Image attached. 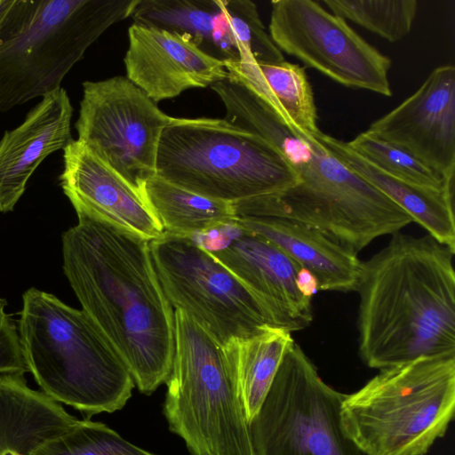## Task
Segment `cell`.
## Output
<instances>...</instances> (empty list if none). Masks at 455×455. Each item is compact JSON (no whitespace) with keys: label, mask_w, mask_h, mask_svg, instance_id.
Here are the masks:
<instances>
[{"label":"cell","mask_w":455,"mask_h":455,"mask_svg":"<svg viewBox=\"0 0 455 455\" xmlns=\"http://www.w3.org/2000/svg\"><path fill=\"white\" fill-rule=\"evenodd\" d=\"M255 68L291 122L301 131L315 135L317 112L305 68L286 60L276 64H258Z\"/></svg>","instance_id":"cb8c5ba5"},{"label":"cell","mask_w":455,"mask_h":455,"mask_svg":"<svg viewBox=\"0 0 455 455\" xmlns=\"http://www.w3.org/2000/svg\"><path fill=\"white\" fill-rule=\"evenodd\" d=\"M239 46L240 58L258 64H276L285 60L260 20L257 5L250 0H221Z\"/></svg>","instance_id":"83f0119b"},{"label":"cell","mask_w":455,"mask_h":455,"mask_svg":"<svg viewBox=\"0 0 455 455\" xmlns=\"http://www.w3.org/2000/svg\"><path fill=\"white\" fill-rule=\"evenodd\" d=\"M149 248L172 307L188 314L223 346L272 326L240 280L190 238L164 233L150 241Z\"/></svg>","instance_id":"30bf717a"},{"label":"cell","mask_w":455,"mask_h":455,"mask_svg":"<svg viewBox=\"0 0 455 455\" xmlns=\"http://www.w3.org/2000/svg\"><path fill=\"white\" fill-rule=\"evenodd\" d=\"M19 336L28 371L42 393L86 419L121 410L134 381L100 329L53 294L23 293Z\"/></svg>","instance_id":"3957f363"},{"label":"cell","mask_w":455,"mask_h":455,"mask_svg":"<svg viewBox=\"0 0 455 455\" xmlns=\"http://www.w3.org/2000/svg\"><path fill=\"white\" fill-rule=\"evenodd\" d=\"M242 232L243 228L235 220L234 222L195 235L190 239L208 251H216L228 246Z\"/></svg>","instance_id":"f546056e"},{"label":"cell","mask_w":455,"mask_h":455,"mask_svg":"<svg viewBox=\"0 0 455 455\" xmlns=\"http://www.w3.org/2000/svg\"><path fill=\"white\" fill-rule=\"evenodd\" d=\"M365 132L408 152L453 182L455 68L443 65L432 70L413 94Z\"/></svg>","instance_id":"4fadbf2b"},{"label":"cell","mask_w":455,"mask_h":455,"mask_svg":"<svg viewBox=\"0 0 455 455\" xmlns=\"http://www.w3.org/2000/svg\"><path fill=\"white\" fill-rule=\"evenodd\" d=\"M454 253L430 235L399 231L362 262L355 291L359 354L367 366L455 356Z\"/></svg>","instance_id":"7a4b0ae2"},{"label":"cell","mask_w":455,"mask_h":455,"mask_svg":"<svg viewBox=\"0 0 455 455\" xmlns=\"http://www.w3.org/2000/svg\"><path fill=\"white\" fill-rule=\"evenodd\" d=\"M34 455H156L124 439L101 422L77 419L49 439Z\"/></svg>","instance_id":"4316f807"},{"label":"cell","mask_w":455,"mask_h":455,"mask_svg":"<svg viewBox=\"0 0 455 455\" xmlns=\"http://www.w3.org/2000/svg\"><path fill=\"white\" fill-rule=\"evenodd\" d=\"M298 177L291 188L250 199L247 213L303 223L350 248L373 239L394 215L395 204L390 198L328 150Z\"/></svg>","instance_id":"9c48e42d"},{"label":"cell","mask_w":455,"mask_h":455,"mask_svg":"<svg viewBox=\"0 0 455 455\" xmlns=\"http://www.w3.org/2000/svg\"><path fill=\"white\" fill-rule=\"evenodd\" d=\"M269 36L279 50L347 87L392 96L391 60L344 19L312 0L271 2Z\"/></svg>","instance_id":"7c38bea8"},{"label":"cell","mask_w":455,"mask_h":455,"mask_svg":"<svg viewBox=\"0 0 455 455\" xmlns=\"http://www.w3.org/2000/svg\"><path fill=\"white\" fill-rule=\"evenodd\" d=\"M139 188L167 235L191 238L236 220L232 204L198 195L156 174Z\"/></svg>","instance_id":"603a6c76"},{"label":"cell","mask_w":455,"mask_h":455,"mask_svg":"<svg viewBox=\"0 0 455 455\" xmlns=\"http://www.w3.org/2000/svg\"><path fill=\"white\" fill-rule=\"evenodd\" d=\"M163 407L171 432L190 455H256L224 346L174 310V355Z\"/></svg>","instance_id":"8992f818"},{"label":"cell","mask_w":455,"mask_h":455,"mask_svg":"<svg viewBox=\"0 0 455 455\" xmlns=\"http://www.w3.org/2000/svg\"><path fill=\"white\" fill-rule=\"evenodd\" d=\"M128 38L126 77L156 104L228 76L224 62L177 33L132 23Z\"/></svg>","instance_id":"9a60e30c"},{"label":"cell","mask_w":455,"mask_h":455,"mask_svg":"<svg viewBox=\"0 0 455 455\" xmlns=\"http://www.w3.org/2000/svg\"><path fill=\"white\" fill-rule=\"evenodd\" d=\"M25 0H1L0 4V38L13 26L19 18Z\"/></svg>","instance_id":"4dcf8cb0"},{"label":"cell","mask_w":455,"mask_h":455,"mask_svg":"<svg viewBox=\"0 0 455 455\" xmlns=\"http://www.w3.org/2000/svg\"><path fill=\"white\" fill-rule=\"evenodd\" d=\"M77 419L22 375H0V455H34Z\"/></svg>","instance_id":"ffe728a7"},{"label":"cell","mask_w":455,"mask_h":455,"mask_svg":"<svg viewBox=\"0 0 455 455\" xmlns=\"http://www.w3.org/2000/svg\"><path fill=\"white\" fill-rule=\"evenodd\" d=\"M7 301L0 298V375H22L28 372L16 325L4 308Z\"/></svg>","instance_id":"f1b7e54d"},{"label":"cell","mask_w":455,"mask_h":455,"mask_svg":"<svg viewBox=\"0 0 455 455\" xmlns=\"http://www.w3.org/2000/svg\"><path fill=\"white\" fill-rule=\"evenodd\" d=\"M346 395L321 379L293 340L250 423L256 455H368L343 428Z\"/></svg>","instance_id":"ba28073f"},{"label":"cell","mask_w":455,"mask_h":455,"mask_svg":"<svg viewBox=\"0 0 455 455\" xmlns=\"http://www.w3.org/2000/svg\"><path fill=\"white\" fill-rule=\"evenodd\" d=\"M62 235L63 271L82 309L114 347L140 392L165 383L174 355V310L149 242L76 214Z\"/></svg>","instance_id":"6da1fadb"},{"label":"cell","mask_w":455,"mask_h":455,"mask_svg":"<svg viewBox=\"0 0 455 455\" xmlns=\"http://www.w3.org/2000/svg\"><path fill=\"white\" fill-rule=\"evenodd\" d=\"M176 117L164 113L126 76L83 83L77 140L129 182L156 174L161 135Z\"/></svg>","instance_id":"8fae6325"},{"label":"cell","mask_w":455,"mask_h":455,"mask_svg":"<svg viewBox=\"0 0 455 455\" xmlns=\"http://www.w3.org/2000/svg\"><path fill=\"white\" fill-rule=\"evenodd\" d=\"M59 180L76 214L148 242L164 235L162 225L140 188L83 142L74 140L63 150V170Z\"/></svg>","instance_id":"5bb4252c"},{"label":"cell","mask_w":455,"mask_h":455,"mask_svg":"<svg viewBox=\"0 0 455 455\" xmlns=\"http://www.w3.org/2000/svg\"><path fill=\"white\" fill-rule=\"evenodd\" d=\"M73 107L67 91L44 96L18 126L0 140V212H12L28 182L51 154L64 150L71 133Z\"/></svg>","instance_id":"e0dca14e"},{"label":"cell","mask_w":455,"mask_h":455,"mask_svg":"<svg viewBox=\"0 0 455 455\" xmlns=\"http://www.w3.org/2000/svg\"><path fill=\"white\" fill-rule=\"evenodd\" d=\"M236 223L270 241L300 267L310 271L319 290H356L362 265L356 252L319 230L280 218H236Z\"/></svg>","instance_id":"ac0fdd59"},{"label":"cell","mask_w":455,"mask_h":455,"mask_svg":"<svg viewBox=\"0 0 455 455\" xmlns=\"http://www.w3.org/2000/svg\"><path fill=\"white\" fill-rule=\"evenodd\" d=\"M315 137L350 171L405 211L428 235L455 251L453 189L426 188L394 178L356 154L347 142L321 131Z\"/></svg>","instance_id":"d6986e66"},{"label":"cell","mask_w":455,"mask_h":455,"mask_svg":"<svg viewBox=\"0 0 455 455\" xmlns=\"http://www.w3.org/2000/svg\"><path fill=\"white\" fill-rule=\"evenodd\" d=\"M347 144L366 161L394 178L426 188L453 189V182L445 180L408 152L366 132Z\"/></svg>","instance_id":"484cf974"},{"label":"cell","mask_w":455,"mask_h":455,"mask_svg":"<svg viewBox=\"0 0 455 455\" xmlns=\"http://www.w3.org/2000/svg\"><path fill=\"white\" fill-rule=\"evenodd\" d=\"M140 0H25L0 38V112L60 89L86 50Z\"/></svg>","instance_id":"5b68a950"},{"label":"cell","mask_w":455,"mask_h":455,"mask_svg":"<svg viewBox=\"0 0 455 455\" xmlns=\"http://www.w3.org/2000/svg\"><path fill=\"white\" fill-rule=\"evenodd\" d=\"M333 14L395 43L408 35L418 11L416 0H324Z\"/></svg>","instance_id":"d4e9b609"},{"label":"cell","mask_w":455,"mask_h":455,"mask_svg":"<svg viewBox=\"0 0 455 455\" xmlns=\"http://www.w3.org/2000/svg\"><path fill=\"white\" fill-rule=\"evenodd\" d=\"M131 17L133 23L183 36L224 63L240 59L221 0H140Z\"/></svg>","instance_id":"44dd1931"},{"label":"cell","mask_w":455,"mask_h":455,"mask_svg":"<svg viewBox=\"0 0 455 455\" xmlns=\"http://www.w3.org/2000/svg\"><path fill=\"white\" fill-rule=\"evenodd\" d=\"M156 175L205 197L234 204L278 193L299 177L261 137L224 119L175 118L158 145Z\"/></svg>","instance_id":"52a82bcc"},{"label":"cell","mask_w":455,"mask_h":455,"mask_svg":"<svg viewBox=\"0 0 455 455\" xmlns=\"http://www.w3.org/2000/svg\"><path fill=\"white\" fill-rule=\"evenodd\" d=\"M292 341L290 332L267 326L254 335L233 339L224 345L249 425L259 413Z\"/></svg>","instance_id":"7402d4cb"},{"label":"cell","mask_w":455,"mask_h":455,"mask_svg":"<svg viewBox=\"0 0 455 455\" xmlns=\"http://www.w3.org/2000/svg\"><path fill=\"white\" fill-rule=\"evenodd\" d=\"M296 285L299 292L311 299L319 290L315 275L306 268L299 267L296 275Z\"/></svg>","instance_id":"1f68e13d"},{"label":"cell","mask_w":455,"mask_h":455,"mask_svg":"<svg viewBox=\"0 0 455 455\" xmlns=\"http://www.w3.org/2000/svg\"><path fill=\"white\" fill-rule=\"evenodd\" d=\"M210 252L253 295L272 326L291 333L311 323V299L296 285L300 267L273 243L243 229L228 246Z\"/></svg>","instance_id":"2e32d148"},{"label":"cell","mask_w":455,"mask_h":455,"mask_svg":"<svg viewBox=\"0 0 455 455\" xmlns=\"http://www.w3.org/2000/svg\"><path fill=\"white\" fill-rule=\"evenodd\" d=\"M455 411V356L380 370L340 411L347 435L368 455H425Z\"/></svg>","instance_id":"277c9868"}]
</instances>
